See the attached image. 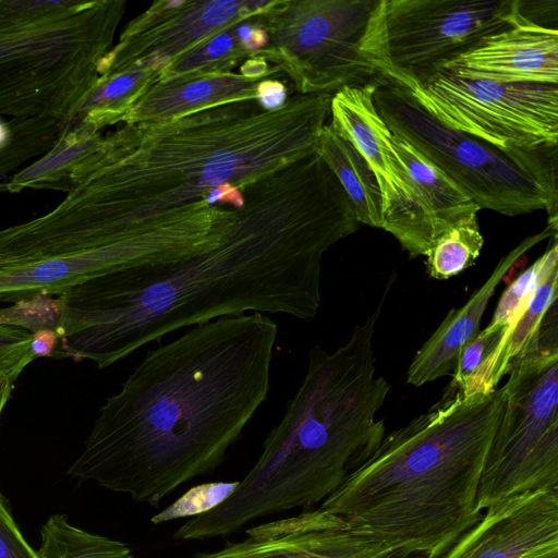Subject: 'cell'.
Segmentation results:
<instances>
[{"label":"cell","instance_id":"cell-1","mask_svg":"<svg viewBox=\"0 0 558 558\" xmlns=\"http://www.w3.org/2000/svg\"><path fill=\"white\" fill-rule=\"evenodd\" d=\"M241 191L234 222L211 248L109 272L57 295L50 357L102 369L182 327L248 311L314 319L323 256L360 225L343 187L315 151Z\"/></svg>","mask_w":558,"mask_h":558},{"label":"cell","instance_id":"cell-2","mask_svg":"<svg viewBox=\"0 0 558 558\" xmlns=\"http://www.w3.org/2000/svg\"><path fill=\"white\" fill-rule=\"evenodd\" d=\"M277 333L267 314H243L148 350L100 407L68 474L158 508L215 471L267 398Z\"/></svg>","mask_w":558,"mask_h":558},{"label":"cell","instance_id":"cell-3","mask_svg":"<svg viewBox=\"0 0 558 558\" xmlns=\"http://www.w3.org/2000/svg\"><path fill=\"white\" fill-rule=\"evenodd\" d=\"M331 95H289L278 109L235 101L126 124L92 161L81 214L114 238L151 229L213 189L247 183L317 151Z\"/></svg>","mask_w":558,"mask_h":558},{"label":"cell","instance_id":"cell-4","mask_svg":"<svg viewBox=\"0 0 558 558\" xmlns=\"http://www.w3.org/2000/svg\"><path fill=\"white\" fill-rule=\"evenodd\" d=\"M393 278L343 345L310 350L304 379L256 463L225 501L182 524L175 539L230 535L262 517L323 502L375 452L386 435L376 415L390 385L376 374L373 338Z\"/></svg>","mask_w":558,"mask_h":558},{"label":"cell","instance_id":"cell-5","mask_svg":"<svg viewBox=\"0 0 558 558\" xmlns=\"http://www.w3.org/2000/svg\"><path fill=\"white\" fill-rule=\"evenodd\" d=\"M504 390L449 385L427 412L386 434L319 509L365 529L402 558H438L483 512L476 508Z\"/></svg>","mask_w":558,"mask_h":558},{"label":"cell","instance_id":"cell-6","mask_svg":"<svg viewBox=\"0 0 558 558\" xmlns=\"http://www.w3.org/2000/svg\"><path fill=\"white\" fill-rule=\"evenodd\" d=\"M219 211L193 204L160 225L116 243L98 240L76 218L0 232V303L57 296L93 278L142 265L181 260L215 246Z\"/></svg>","mask_w":558,"mask_h":558},{"label":"cell","instance_id":"cell-7","mask_svg":"<svg viewBox=\"0 0 558 558\" xmlns=\"http://www.w3.org/2000/svg\"><path fill=\"white\" fill-rule=\"evenodd\" d=\"M557 305L508 366L504 410L480 480L481 512L526 492L558 489Z\"/></svg>","mask_w":558,"mask_h":558},{"label":"cell","instance_id":"cell-8","mask_svg":"<svg viewBox=\"0 0 558 558\" xmlns=\"http://www.w3.org/2000/svg\"><path fill=\"white\" fill-rule=\"evenodd\" d=\"M379 0H275L258 16L268 35L255 53L277 65L295 94L336 93L377 76L363 52Z\"/></svg>","mask_w":558,"mask_h":558},{"label":"cell","instance_id":"cell-9","mask_svg":"<svg viewBox=\"0 0 558 558\" xmlns=\"http://www.w3.org/2000/svg\"><path fill=\"white\" fill-rule=\"evenodd\" d=\"M521 19L519 0H379L363 52L377 75L421 82Z\"/></svg>","mask_w":558,"mask_h":558},{"label":"cell","instance_id":"cell-10","mask_svg":"<svg viewBox=\"0 0 558 558\" xmlns=\"http://www.w3.org/2000/svg\"><path fill=\"white\" fill-rule=\"evenodd\" d=\"M373 101L390 132L464 191L480 209L518 216L545 209L533 183L498 148L450 129L402 86L377 75Z\"/></svg>","mask_w":558,"mask_h":558},{"label":"cell","instance_id":"cell-11","mask_svg":"<svg viewBox=\"0 0 558 558\" xmlns=\"http://www.w3.org/2000/svg\"><path fill=\"white\" fill-rule=\"evenodd\" d=\"M391 82L446 126L499 150L558 142V85L464 78L444 68L421 82Z\"/></svg>","mask_w":558,"mask_h":558},{"label":"cell","instance_id":"cell-12","mask_svg":"<svg viewBox=\"0 0 558 558\" xmlns=\"http://www.w3.org/2000/svg\"><path fill=\"white\" fill-rule=\"evenodd\" d=\"M375 77L332 94L330 125L363 155L379 186L381 229L391 233L411 258L425 256L434 238L420 196L391 143V132L374 106Z\"/></svg>","mask_w":558,"mask_h":558},{"label":"cell","instance_id":"cell-13","mask_svg":"<svg viewBox=\"0 0 558 558\" xmlns=\"http://www.w3.org/2000/svg\"><path fill=\"white\" fill-rule=\"evenodd\" d=\"M275 0H159L133 19L104 58L105 83L120 74L161 71L209 37L265 13Z\"/></svg>","mask_w":558,"mask_h":558},{"label":"cell","instance_id":"cell-14","mask_svg":"<svg viewBox=\"0 0 558 558\" xmlns=\"http://www.w3.org/2000/svg\"><path fill=\"white\" fill-rule=\"evenodd\" d=\"M485 510L438 558H517L558 539V489L526 492Z\"/></svg>","mask_w":558,"mask_h":558},{"label":"cell","instance_id":"cell-15","mask_svg":"<svg viewBox=\"0 0 558 558\" xmlns=\"http://www.w3.org/2000/svg\"><path fill=\"white\" fill-rule=\"evenodd\" d=\"M442 68L464 78L558 85V29L522 17Z\"/></svg>","mask_w":558,"mask_h":558},{"label":"cell","instance_id":"cell-16","mask_svg":"<svg viewBox=\"0 0 558 558\" xmlns=\"http://www.w3.org/2000/svg\"><path fill=\"white\" fill-rule=\"evenodd\" d=\"M550 235L557 236V229L548 226L542 233L522 241L498 262L487 280L463 306L449 312L413 357L408 369V384L422 386L451 374L460 352L480 332V323L499 282L520 257Z\"/></svg>","mask_w":558,"mask_h":558},{"label":"cell","instance_id":"cell-17","mask_svg":"<svg viewBox=\"0 0 558 558\" xmlns=\"http://www.w3.org/2000/svg\"><path fill=\"white\" fill-rule=\"evenodd\" d=\"M239 543L191 558H402L372 532L361 527L296 531L260 536L246 532Z\"/></svg>","mask_w":558,"mask_h":558},{"label":"cell","instance_id":"cell-18","mask_svg":"<svg viewBox=\"0 0 558 558\" xmlns=\"http://www.w3.org/2000/svg\"><path fill=\"white\" fill-rule=\"evenodd\" d=\"M262 81L228 72L156 81L131 107L126 124L157 122L219 105L257 98Z\"/></svg>","mask_w":558,"mask_h":558},{"label":"cell","instance_id":"cell-19","mask_svg":"<svg viewBox=\"0 0 558 558\" xmlns=\"http://www.w3.org/2000/svg\"><path fill=\"white\" fill-rule=\"evenodd\" d=\"M391 143L420 196L434 241L465 218L477 215L481 209L473 199L411 145L392 133Z\"/></svg>","mask_w":558,"mask_h":558},{"label":"cell","instance_id":"cell-20","mask_svg":"<svg viewBox=\"0 0 558 558\" xmlns=\"http://www.w3.org/2000/svg\"><path fill=\"white\" fill-rule=\"evenodd\" d=\"M317 153L338 179L360 223L381 228L383 202L376 178L359 149L330 123L318 136Z\"/></svg>","mask_w":558,"mask_h":558},{"label":"cell","instance_id":"cell-21","mask_svg":"<svg viewBox=\"0 0 558 558\" xmlns=\"http://www.w3.org/2000/svg\"><path fill=\"white\" fill-rule=\"evenodd\" d=\"M557 287L558 269H555L536 287L523 312L514 324L504 332L499 344L477 372L465 395L488 393L496 389L499 380L507 374L511 361L532 340L544 315L557 301Z\"/></svg>","mask_w":558,"mask_h":558},{"label":"cell","instance_id":"cell-22","mask_svg":"<svg viewBox=\"0 0 558 558\" xmlns=\"http://www.w3.org/2000/svg\"><path fill=\"white\" fill-rule=\"evenodd\" d=\"M51 319V307L44 296L0 307V378L16 380L23 369L38 357L34 350V336L47 330Z\"/></svg>","mask_w":558,"mask_h":558},{"label":"cell","instance_id":"cell-23","mask_svg":"<svg viewBox=\"0 0 558 558\" xmlns=\"http://www.w3.org/2000/svg\"><path fill=\"white\" fill-rule=\"evenodd\" d=\"M36 553L38 558H134L128 544L80 529L63 513L43 524Z\"/></svg>","mask_w":558,"mask_h":558},{"label":"cell","instance_id":"cell-24","mask_svg":"<svg viewBox=\"0 0 558 558\" xmlns=\"http://www.w3.org/2000/svg\"><path fill=\"white\" fill-rule=\"evenodd\" d=\"M238 25L209 37L175 58L159 72L156 81L183 75L232 72L235 66H240L245 60L254 56L239 36Z\"/></svg>","mask_w":558,"mask_h":558},{"label":"cell","instance_id":"cell-25","mask_svg":"<svg viewBox=\"0 0 558 558\" xmlns=\"http://www.w3.org/2000/svg\"><path fill=\"white\" fill-rule=\"evenodd\" d=\"M484 239L477 215H472L437 238L426 256L428 275L448 279L472 266L481 254Z\"/></svg>","mask_w":558,"mask_h":558},{"label":"cell","instance_id":"cell-26","mask_svg":"<svg viewBox=\"0 0 558 558\" xmlns=\"http://www.w3.org/2000/svg\"><path fill=\"white\" fill-rule=\"evenodd\" d=\"M501 151L533 183L549 216V226L557 228L558 147L545 143L534 146L508 145Z\"/></svg>","mask_w":558,"mask_h":558},{"label":"cell","instance_id":"cell-27","mask_svg":"<svg viewBox=\"0 0 558 558\" xmlns=\"http://www.w3.org/2000/svg\"><path fill=\"white\" fill-rule=\"evenodd\" d=\"M558 269L557 236L531 266L519 275L501 294L487 328L508 330L525 308L536 287Z\"/></svg>","mask_w":558,"mask_h":558},{"label":"cell","instance_id":"cell-28","mask_svg":"<svg viewBox=\"0 0 558 558\" xmlns=\"http://www.w3.org/2000/svg\"><path fill=\"white\" fill-rule=\"evenodd\" d=\"M159 71L140 70L120 74L101 84L93 102L100 122L123 121L134 102L156 82Z\"/></svg>","mask_w":558,"mask_h":558},{"label":"cell","instance_id":"cell-29","mask_svg":"<svg viewBox=\"0 0 558 558\" xmlns=\"http://www.w3.org/2000/svg\"><path fill=\"white\" fill-rule=\"evenodd\" d=\"M240 481L211 482L192 487L180 498L151 518L160 524L181 518H193L208 512L225 501L239 486Z\"/></svg>","mask_w":558,"mask_h":558},{"label":"cell","instance_id":"cell-30","mask_svg":"<svg viewBox=\"0 0 558 558\" xmlns=\"http://www.w3.org/2000/svg\"><path fill=\"white\" fill-rule=\"evenodd\" d=\"M504 332V329H489L487 327L481 330L460 352L450 385L466 393L471 381L499 344Z\"/></svg>","mask_w":558,"mask_h":558},{"label":"cell","instance_id":"cell-31","mask_svg":"<svg viewBox=\"0 0 558 558\" xmlns=\"http://www.w3.org/2000/svg\"><path fill=\"white\" fill-rule=\"evenodd\" d=\"M0 558H38L23 537L0 495Z\"/></svg>","mask_w":558,"mask_h":558},{"label":"cell","instance_id":"cell-32","mask_svg":"<svg viewBox=\"0 0 558 558\" xmlns=\"http://www.w3.org/2000/svg\"><path fill=\"white\" fill-rule=\"evenodd\" d=\"M519 12L521 16L532 24L554 28L550 20L557 23L558 1H525L519 0ZM557 29V28H555Z\"/></svg>","mask_w":558,"mask_h":558},{"label":"cell","instance_id":"cell-33","mask_svg":"<svg viewBox=\"0 0 558 558\" xmlns=\"http://www.w3.org/2000/svg\"><path fill=\"white\" fill-rule=\"evenodd\" d=\"M288 97L286 85L277 77L262 81L258 85L256 100L267 110L280 108L286 104Z\"/></svg>","mask_w":558,"mask_h":558},{"label":"cell","instance_id":"cell-34","mask_svg":"<svg viewBox=\"0 0 558 558\" xmlns=\"http://www.w3.org/2000/svg\"><path fill=\"white\" fill-rule=\"evenodd\" d=\"M517 558H558V539L531 548Z\"/></svg>","mask_w":558,"mask_h":558},{"label":"cell","instance_id":"cell-35","mask_svg":"<svg viewBox=\"0 0 558 558\" xmlns=\"http://www.w3.org/2000/svg\"><path fill=\"white\" fill-rule=\"evenodd\" d=\"M15 379L0 378V418L10 399Z\"/></svg>","mask_w":558,"mask_h":558},{"label":"cell","instance_id":"cell-36","mask_svg":"<svg viewBox=\"0 0 558 558\" xmlns=\"http://www.w3.org/2000/svg\"><path fill=\"white\" fill-rule=\"evenodd\" d=\"M5 136H7L5 129H4V128H3V125L0 123V145L4 142Z\"/></svg>","mask_w":558,"mask_h":558}]
</instances>
